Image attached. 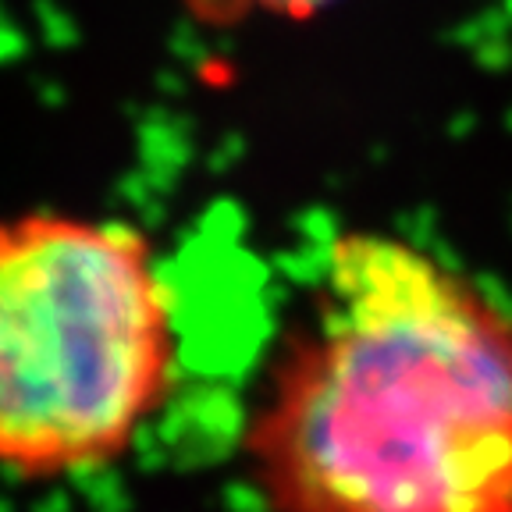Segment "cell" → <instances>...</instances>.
I'll list each match as a JSON object with an SVG mask.
<instances>
[{
  "mask_svg": "<svg viewBox=\"0 0 512 512\" xmlns=\"http://www.w3.org/2000/svg\"><path fill=\"white\" fill-rule=\"evenodd\" d=\"M242 456L264 512H512V310L402 235H335Z\"/></svg>",
  "mask_w": 512,
  "mask_h": 512,
  "instance_id": "6da1fadb",
  "label": "cell"
},
{
  "mask_svg": "<svg viewBox=\"0 0 512 512\" xmlns=\"http://www.w3.org/2000/svg\"><path fill=\"white\" fill-rule=\"evenodd\" d=\"M178 377L175 299L146 235L75 214L0 221V466L118 463Z\"/></svg>",
  "mask_w": 512,
  "mask_h": 512,
  "instance_id": "7a4b0ae2",
  "label": "cell"
},
{
  "mask_svg": "<svg viewBox=\"0 0 512 512\" xmlns=\"http://www.w3.org/2000/svg\"><path fill=\"white\" fill-rule=\"evenodd\" d=\"M185 11L200 25L210 29H228L249 18H267V22H313L324 11H331L342 0H182Z\"/></svg>",
  "mask_w": 512,
  "mask_h": 512,
  "instance_id": "3957f363",
  "label": "cell"
}]
</instances>
